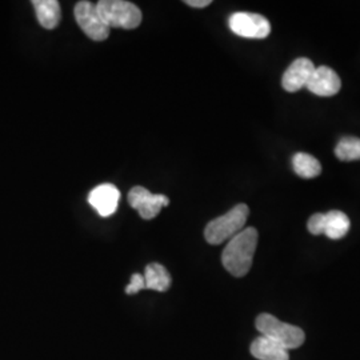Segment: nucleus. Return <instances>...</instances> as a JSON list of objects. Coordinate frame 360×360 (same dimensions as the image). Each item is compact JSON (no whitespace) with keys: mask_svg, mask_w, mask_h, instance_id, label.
<instances>
[{"mask_svg":"<svg viewBox=\"0 0 360 360\" xmlns=\"http://www.w3.org/2000/svg\"><path fill=\"white\" fill-rule=\"evenodd\" d=\"M74 15L77 19V26L80 30L95 41H103L110 35V27L105 25L103 18L96 8V4L83 0L75 6Z\"/></svg>","mask_w":360,"mask_h":360,"instance_id":"obj_5","label":"nucleus"},{"mask_svg":"<svg viewBox=\"0 0 360 360\" xmlns=\"http://www.w3.org/2000/svg\"><path fill=\"white\" fill-rule=\"evenodd\" d=\"M335 156L342 162L360 160V138L345 136L335 147Z\"/></svg>","mask_w":360,"mask_h":360,"instance_id":"obj_16","label":"nucleus"},{"mask_svg":"<svg viewBox=\"0 0 360 360\" xmlns=\"http://www.w3.org/2000/svg\"><path fill=\"white\" fill-rule=\"evenodd\" d=\"M32 6L37 13L40 26L46 30H53L60 23L62 10L60 3L56 0H34Z\"/></svg>","mask_w":360,"mask_h":360,"instance_id":"obj_13","label":"nucleus"},{"mask_svg":"<svg viewBox=\"0 0 360 360\" xmlns=\"http://www.w3.org/2000/svg\"><path fill=\"white\" fill-rule=\"evenodd\" d=\"M146 290H155L159 292L167 291L171 285V276L167 269L159 263H151L144 271Z\"/></svg>","mask_w":360,"mask_h":360,"instance_id":"obj_14","label":"nucleus"},{"mask_svg":"<svg viewBox=\"0 0 360 360\" xmlns=\"http://www.w3.org/2000/svg\"><path fill=\"white\" fill-rule=\"evenodd\" d=\"M351 221L345 212L333 210L323 214L322 233L333 240L345 238L349 231Z\"/></svg>","mask_w":360,"mask_h":360,"instance_id":"obj_11","label":"nucleus"},{"mask_svg":"<svg viewBox=\"0 0 360 360\" xmlns=\"http://www.w3.org/2000/svg\"><path fill=\"white\" fill-rule=\"evenodd\" d=\"M184 3L193 8H205L211 4V0H186Z\"/></svg>","mask_w":360,"mask_h":360,"instance_id":"obj_18","label":"nucleus"},{"mask_svg":"<svg viewBox=\"0 0 360 360\" xmlns=\"http://www.w3.org/2000/svg\"><path fill=\"white\" fill-rule=\"evenodd\" d=\"M96 8L110 28L134 30L142 23V11L139 7L126 0H101Z\"/></svg>","mask_w":360,"mask_h":360,"instance_id":"obj_3","label":"nucleus"},{"mask_svg":"<svg viewBox=\"0 0 360 360\" xmlns=\"http://www.w3.org/2000/svg\"><path fill=\"white\" fill-rule=\"evenodd\" d=\"M119 199H120V191L114 184H110V183L95 187L89 195V203L103 218H108L115 214Z\"/></svg>","mask_w":360,"mask_h":360,"instance_id":"obj_10","label":"nucleus"},{"mask_svg":"<svg viewBox=\"0 0 360 360\" xmlns=\"http://www.w3.org/2000/svg\"><path fill=\"white\" fill-rule=\"evenodd\" d=\"M229 26L235 35L245 39H264L271 34L269 19L252 13H232Z\"/></svg>","mask_w":360,"mask_h":360,"instance_id":"obj_6","label":"nucleus"},{"mask_svg":"<svg viewBox=\"0 0 360 360\" xmlns=\"http://www.w3.org/2000/svg\"><path fill=\"white\" fill-rule=\"evenodd\" d=\"M259 233L257 229L248 227L230 239L221 254L224 269L236 278H242L252 267V260L257 251Z\"/></svg>","mask_w":360,"mask_h":360,"instance_id":"obj_1","label":"nucleus"},{"mask_svg":"<svg viewBox=\"0 0 360 360\" xmlns=\"http://www.w3.org/2000/svg\"><path fill=\"white\" fill-rule=\"evenodd\" d=\"M129 206L139 212L144 220H151L159 215L163 207L169 205V199L166 195L150 193L147 188L136 186L129 193Z\"/></svg>","mask_w":360,"mask_h":360,"instance_id":"obj_7","label":"nucleus"},{"mask_svg":"<svg viewBox=\"0 0 360 360\" xmlns=\"http://www.w3.org/2000/svg\"><path fill=\"white\" fill-rule=\"evenodd\" d=\"M146 290V282H144V276L141 274H134L131 276V281L129 284L126 287V294L129 295H135L138 294L139 291Z\"/></svg>","mask_w":360,"mask_h":360,"instance_id":"obj_17","label":"nucleus"},{"mask_svg":"<svg viewBox=\"0 0 360 360\" xmlns=\"http://www.w3.org/2000/svg\"><path fill=\"white\" fill-rule=\"evenodd\" d=\"M250 215L247 205H236L227 214L211 220L205 230V238L210 245H221L230 240L235 235L245 229V221Z\"/></svg>","mask_w":360,"mask_h":360,"instance_id":"obj_2","label":"nucleus"},{"mask_svg":"<svg viewBox=\"0 0 360 360\" xmlns=\"http://www.w3.org/2000/svg\"><path fill=\"white\" fill-rule=\"evenodd\" d=\"M306 89L314 95L328 98L334 96L340 91L342 80L333 68L327 65H321L315 67Z\"/></svg>","mask_w":360,"mask_h":360,"instance_id":"obj_8","label":"nucleus"},{"mask_svg":"<svg viewBox=\"0 0 360 360\" xmlns=\"http://www.w3.org/2000/svg\"><path fill=\"white\" fill-rule=\"evenodd\" d=\"M255 324L262 336L276 342L285 349L300 347L304 342V333L302 328L281 322L271 314H260Z\"/></svg>","mask_w":360,"mask_h":360,"instance_id":"obj_4","label":"nucleus"},{"mask_svg":"<svg viewBox=\"0 0 360 360\" xmlns=\"http://www.w3.org/2000/svg\"><path fill=\"white\" fill-rule=\"evenodd\" d=\"M315 70V65L307 58H297L284 71L282 87L287 92H297L304 89Z\"/></svg>","mask_w":360,"mask_h":360,"instance_id":"obj_9","label":"nucleus"},{"mask_svg":"<svg viewBox=\"0 0 360 360\" xmlns=\"http://www.w3.org/2000/svg\"><path fill=\"white\" fill-rule=\"evenodd\" d=\"M292 168L296 175L303 179L316 178L322 172L321 162L306 153H297L292 156Z\"/></svg>","mask_w":360,"mask_h":360,"instance_id":"obj_15","label":"nucleus"},{"mask_svg":"<svg viewBox=\"0 0 360 360\" xmlns=\"http://www.w3.org/2000/svg\"><path fill=\"white\" fill-rule=\"evenodd\" d=\"M251 354L254 358L257 360H288V349L282 347L281 345H278L276 342L271 340L266 336H259L257 338L251 348H250Z\"/></svg>","mask_w":360,"mask_h":360,"instance_id":"obj_12","label":"nucleus"}]
</instances>
